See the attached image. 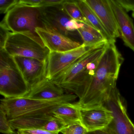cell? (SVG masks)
Returning a JSON list of instances; mask_svg holds the SVG:
<instances>
[{"mask_svg":"<svg viewBox=\"0 0 134 134\" xmlns=\"http://www.w3.org/2000/svg\"><path fill=\"white\" fill-rule=\"evenodd\" d=\"M124 61L115 42L107 44L94 74L77 102L81 109L105 105L112 90L116 87Z\"/></svg>","mask_w":134,"mask_h":134,"instance_id":"6da1fadb","label":"cell"},{"mask_svg":"<svg viewBox=\"0 0 134 134\" xmlns=\"http://www.w3.org/2000/svg\"><path fill=\"white\" fill-rule=\"evenodd\" d=\"M77 96L72 93L54 99L38 100L25 98H4L1 100L0 108L6 113L8 120L28 116L52 113L57 107L72 102Z\"/></svg>","mask_w":134,"mask_h":134,"instance_id":"7a4b0ae2","label":"cell"},{"mask_svg":"<svg viewBox=\"0 0 134 134\" xmlns=\"http://www.w3.org/2000/svg\"><path fill=\"white\" fill-rule=\"evenodd\" d=\"M1 23L10 32L28 35L44 46L36 32L37 28L44 26L40 8L18 4L6 14Z\"/></svg>","mask_w":134,"mask_h":134,"instance_id":"3957f363","label":"cell"},{"mask_svg":"<svg viewBox=\"0 0 134 134\" xmlns=\"http://www.w3.org/2000/svg\"><path fill=\"white\" fill-rule=\"evenodd\" d=\"M0 93L6 98L25 97L30 91L14 57L0 49Z\"/></svg>","mask_w":134,"mask_h":134,"instance_id":"277c9868","label":"cell"},{"mask_svg":"<svg viewBox=\"0 0 134 134\" xmlns=\"http://www.w3.org/2000/svg\"><path fill=\"white\" fill-rule=\"evenodd\" d=\"M106 44L90 50L68 69L51 80L65 91L77 95L85 82L87 65L102 55Z\"/></svg>","mask_w":134,"mask_h":134,"instance_id":"5b68a950","label":"cell"},{"mask_svg":"<svg viewBox=\"0 0 134 134\" xmlns=\"http://www.w3.org/2000/svg\"><path fill=\"white\" fill-rule=\"evenodd\" d=\"M40 10L44 26L82 44L81 41H83L77 30L84 24L70 17L64 10L62 4L40 8Z\"/></svg>","mask_w":134,"mask_h":134,"instance_id":"8992f818","label":"cell"},{"mask_svg":"<svg viewBox=\"0 0 134 134\" xmlns=\"http://www.w3.org/2000/svg\"><path fill=\"white\" fill-rule=\"evenodd\" d=\"M3 49L13 57L32 58L43 61L48 60L51 52L48 48L29 36L12 32L8 34Z\"/></svg>","mask_w":134,"mask_h":134,"instance_id":"52a82bcc","label":"cell"},{"mask_svg":"<svg viewBox=\"0 0 134 134\" xmlns=\"http://www.w3.org/2000/svg\"><path fill=\"white\" fill-rule=\"evenodd\" d=\"M113 114L109 125L116 134H134V124L128 116L125 105L116 87L111 92L105 104Z\"/></svg>","mask_w":134,"mask_h":134,"instance_id":"ba28073f","label":"cell"},{"mask_svg":"<svg viewBox=\"0 0 134 134\" xmlns=\"http://www.w3.org/2000/svg\"><path fill=\"white\" fill-rule=\"evenodd\" d=\"M94 48H96L87 47L82 44L79 47L69 51L50 52L48 60L47 78L52 80L62 73L81 56Z\"/></svg>","mask_w":134,"mask_h":134,"instance_id":"9c48e42d","label":"cell"},{"mask_svg":"<svg viewBox=\"0 0 134 134\" xmlns=\"http://www.w3.org/2000/svg\"><path fill=\"white\" fill-rule=\"evenodd\" d=\"M36 32L45 47L50 52H65L74 50L81 46L76 42L58 32L44 26L37 27Z\"/></svg>","mask_w":134,"mask_h":134,"instance_id":"30bf717a","label":"cell"},{"mask_svg":"<svg viewBox=\"0 0 134 134\" xmlns=\"http://www.w3.org/2000/svg\"><path fill=\"white\" fill-rule=\"evenodd\" d=\"M14 58L30 88L47 78L48 61L20 56Z\"/></svg>","mask_w":134,"mask_h":134,"instance_id":"8fae6325","label":"cell"},{"mask_svg":"<svg viewBox=\"0 0 134 134\" xmlns=\"http://www.w3.org/2000/svg\"><path fill=\"white\" fill-rule=\"evenodd\" d=\"M97 15L114 41L120 36L119 28L110 0H85Z\"/></svg>","mask_w":134,"mask_h":134,"instance_id":"7c38bea8","label":"cell"},{"mask_svg":"<svg viewBox=\"0 0 134 134\" xmlns=\"http://www.w3.org/2000/svg\"><path fill=\"white\" fill-rule=\"evenodd\" d=\"M81 123L88 132L105 128L113 120L111 110L105 105L81 109Z\"/></svg>","mask_w":134,"mask_h":134,"instance_id":"4fadbf2b","label":"cell"},{"mask_svg":"<svg viewBox=\"0 0 134 134\" xmlns=\"http://www.w3.org/2000/svg\"><path fill=\"white\" fill-rule=\"evenodd\" d=\"M121 39L125 45L134 52V25L127 12L117 2L110 0Z\"/></svg>","mask_w":134,"mask_h":134,"instance_id":"5bb4252c","label":"cell"},{"mask_svg":"<svg viewBox=\"0 0 134 134\" xmlns=\"http://www.w3.org/2000/svg\"><path fill=\"white\" fill-rule=\"evenodd\" d=\"M65 91L47 77L30 88L29 94L24 98L38 100L54 99L64 95Z\"/></svg>","mask_w":134,"mask_h":134,"instance_id":"9a60e30c","label":"cell"},{"mask_svg":"<svg viewBox=\"0 0 134 134\" xmlns=\"http://www.w3.org/2000/svg\"><path fill=\"white\" fill-rule=\"evenodd\" d=\"M53 113L28 116L9 120L10 124L14 130L37 129H41L53 117Z\"/></svg>","mask_w":134,"mask_h":134,"instance_id":"2e32d148","label":"cell"},{"mask_svg":"<svg viewBox=\"0 0 134 134\" xmlns=\"http://www.w3.org/2000/svg\"><path fill=\"white\" fill-rule=\"evenodd\" d=\"M81 108L76 103H68L57 107L53 111V116L61 120L66 126L81 123Z\"/></svg>","mask_w":134,"mask_h":134,"instance_id":"e0dca14e","label":"cell"},{"mask_svg":"<svg viewBox=\"0 0 134 134\" xmlns=\"http://www.w3.org/2000/svg\"><path fill=\"white\" fill-rule=\"evenodd\" d=\"M77 31L82 39V44L87 47H98L109 43L99 31L91 26L84 24Z\"/></svg>","mask_w":134,"mask_h":134,"instance_id":"ac0fdd59","label":"cell"},{"mask_svg":"<svg viewBox=\"0 0 134 134\" xmlns=\"http://www.w3.org/2000/svg\"><path fill=\"white\" fill-rule=\"evenodd\" d=\"M76 4L83 13L86 19L95 29L99 31L109 42H115L112 40L103 27L99 19L85 0H76Z\"/></svg>","mask_w":134,"mask_h":134,"instance_id":"d6986e66","label":"cell"},{"mask_svg":"<svg viewBox=\"0 0 134 134\" xmlns=\"http://www.w3.org/2000/svg\"><path fill=\"white\" fill-rule=\"evenodd\" d=\"M62 6L65 11L72 19L80 23L92 26L77 5L75 0H65Z\"/></svg>","mask_w":134,"mask_h":134,"instance_id":"ffe728a7","label":"cell"},{"mask_svg":"<svg viewBox=\"0 0 134 134\" xmlns=\"http://www.w3.org/2000/svg\"><path fill=\"white\" fill-rule=\"evenodd\" d=\"M66 125L60 119L53 116L41 129L50 132H61Z\"/></svg>","mask_w":134,"mask_h":134,"instance_id":"44dd1931","label":"cell"},{"mask_svg":"<svg viewBox=\"0 0 134 134\" xmlns=\"http://www.w3.org/2000/svg\"><path fill=\"white\" fill-rule=\"evenodd\" d=\"M0 132L4 134H18L10 124L7 114L0 108Z\"/></svg>","mask_w":134,"mask_h":134,"instance_id":"7402d4cb","label":"cell"},{"mask_svg":"<svg viewBox=\"0 0 134 134\" xmlns=\"http://www.w3.org/2000/svg\"><path fill=\"white\" fill-rule=\"evenodd\" d=\"M87 132V129L81 123L67 125L61 131L63 134H86Z\"/></svg>","mask_w":134,"mask_h":134,"instance_id":"603a6c76","label":"cell"},{"mask_svg":"<svg viewBox=\"0 0 134 134\" xmlns=\"http://www.w3.org/2000/svg\"><path fill=\"white\" fill-rule=\"evenodd\" d=\"M19 0H1L0 13L7 14L11 9L18 4Z\"/></svg>","mask_w":134,"mask_h":134,"instance_id":"cb8c5ba5","label":"cell"},{"mask_svg":"<svg viewBox=\"0 0 134 134\" xmlns=\"http://www.w3.org/2000/svg\"><path fill=\"white\" fill-rule=\"evenodd\" d=\"M18 134H59V132H50L41 129H21L17 131Z\"/></svg>","mask_w":134,"mask_h":134,"instance_id":"d4e9b609","label":"cell"},{"mask_svg":"<svg viewBox=\"0 0 134 134\" xmlns=\"http://www.w3.org/2000/svg\"><path fill=\"white\" fill-rule=\"evenodd\" d=\"M9 30L3 23L0 24V49L3 48L5 41L9 33Z\"/></svg>","mask_w":134,"mask_h":134,"instance_id":"484cf974","label":"cell"},{"mask_svg":"<svg viewBox=\"0 0 134 134\" xmlns=\"http://www.w3.org/2000/svg\"><path fill=\"white\" fill-rule=\"evenodd\" d=\"M127 12H134V0H116Z\"/></svg>","mask_w":134,"mask_h":134,"instance_id":"4316f807","label":"cell"},{"mask_svg":"<svg viewBox=\"0 0 134 134\" xmlns=\"http://www.w3.org/2000/svg\"><path fill=\"white\" fill-rule=\"evenodd\" d=\"M43 0H20L18 4L33 7L41 8L43 7Z\"/></svg>","mask_w":134,"mask_h":134,"instance_id":"83f0119b","label":"cell"},{"mask_svg":"<svg viewBox=\"0 0 134 134\" xmlns=\"http://www.w3.org/2000/svg\"><path fill=\"white\" fill-rule=\"evenodd\" d=\"M86 134H116L108 126L107 127L94 131L88 132Z\"/></svg>","mask_w":134,"mask_h":134,"instance_id":"f1b7e54d","label":"cell"},{"mask_svg":"<svg viewBox=\"0 0 134 134\" xmlns=\"http://www.w3.org/2000/svg\"><path fill=\"white\" fill-rule=\"evenodd\" d=\"M64 1L65 0H43V7L61 5L64 3Z\"/></svg>","mask_w":134,"mask_h":134,"instance_id":"f546056e","label":"cell"},{"mask_svg":"<svg viewBox=\"0 0 134 134\" xmlns=\"http://www.w3.org/2000/svg\"><path fill=\"white\" fill-rule=\"evenodd\" d=\"M132 17H133V18H134V12H132Z\"/></svg>","mask_w":134,"mask_h":134,"instance_id":"4dcf8cb0","label":"cell"}]
</instances>
